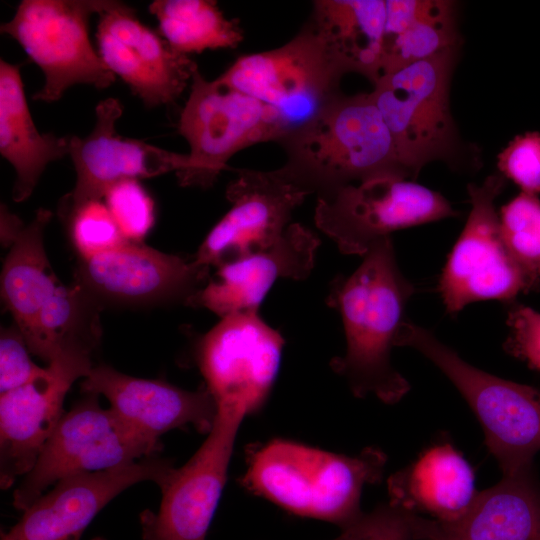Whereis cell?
<instances>
[{
    "label": "cell",
    "mask_w": 540,
    "mask_h": 540,
    "mask_svg": "<svg viewBox=\"0 0 540 540\" xmlns=\"http://www.w3.org/2000/svg\"><path fill=\"white\" fill-rule=\"evenodd\" d=\"M320 244L316 235L298 223L290 224L271 246L216 267L217 272L188 301L220 318L244 311H258L269 289L279 278L309 277Z\"/></svg>",
    "instance_id": "cell-21"
},
{
    "label": "cell",
    "mask_w": 540,
    "mask_h": 540,
    "mask_svg": "<svg viewBox=\"0 0 540 540\" xmlns=\"http://www.w3.org/2000/svg\"><path fill=\"white\" fill-rule=\"evenodd\" d=\"M426 540H540V484L533 468L478 492L455 520L430 519Z\"/></svg>",
    "instance_id": "cell-22"
},
{
    "label": "cell",
    "mask_w": 540,
    "mask_h": 540,
    "mask_svg": "<svg viewBox=\"0 0 540 540\" xmlns=\"http://www.w3.org/2000/svg\"><path fill=\"white\" fill-rule=\"evenodd\" d=\"M429 520L388 500L362 512L334 540H426Z\"/></svg>",
    "instance_id": "cell-31"
},
{
    "label": "cell",
    "mask_w": 540,
    "mask_h": 540,
    "mask_svg": "<svg viewBox=\"0 0 540 540\" xmlns=\"http://www.w3.org/2000/svg\"><path fill=\"white\" fill-rule=\"evenodd\" d=\"M160 440L126 424L111 408L87 393L63 414L35 465L13 493V506L24 511L59 480L94 473L157 456Z\"/></svg>",
    "instance_id": "cell-8"
},
{
    "label": "cell",
    "mask_w": 540,
    "mask_h": 540,
    "mask_svg": "<svg viewBox=\"0 0 540 540\" xmlns=\"http://www.w3.org/2000/svg\"><path fill=\"white\" fill-rule=\"evenodd\" d=\"M173 464L159 455L112 469L69 476L36 499L1 540H80L95 516L118 494L142 481L160 486Z\"/></svg>",
    "instance_id": "cell-17"
},
{
    "label": "cell",
    "mask_w": 540,
    "mask_h": 540,
    "mask_svg": "<svg viewBox=\"0 0 540 540\" xmlns=\"http://www.w3.org/2000/svg\"><path fill=\"white\" fill-rule=\"evenodd\" d=\"M95 344L75 341L62 347L31 382L0 396V486L8 489L35 465L64 414L72 384L92 368Z\"/></svg>",
    "instance_id": "cell-14"
},
{
    "label": "cell",
    "mask_w": 540,
    "mask_h": 540,
    "mask_svg": "<svg viewBox=\"0 0 540 540\" xmlns=\"http://www.w3.org/2000/svg\"><path fill=\"white\" fill-rule=\"evenodd\" d=\"M207 438L180 468L173 467L160 489L156 513L140 514L143 540H206L227 480L238 429L246 412L217 406Z\"/></svg>",
    "instance_id": "cell-13"
},
{
    "label": "cell",
    "mask_w": 540,
    "mask_h": 540,
    "mask_svg": "<svg viewBox=\"0 0 540 540\" xmlns=\"http://www.w3.org/2000/svg\"><path fill=\"white\" fill-rule=\"evenodd\" d=\"M456 54L457 47L445 49L388 73L373 84L374 102L411 178L430 162L451 161L457 151L449 103Z\"/></svg>",
    "instance_id": "cell-5"
},
{
    "label": "cell",
    "mask_w": 540,
    "mask_h": 540,
    "mask_svg": "<svg viewBox=\"0 0 540 540\" xmlns=\"http://www.w3.org/2000/svg\"><path fill=\"white\" fill-rule=\"evenodd\" d=\"M70 136L42 134L33 122L18 66L0 61V152L14 168L12 197L29 198L46 166L69 155Z\"/></svg>",
    "instance_id": "cell-24"
},
{
    "label": "cell",
    "mask_w": 540,
    "mask_h": 540,
    "mask_svg": "<svg viewBox=\"0 0 540 540\" xmlns=\"http://www.w3.org/2000/svg\"><path fill=\"white\" fill-rule=\"evenodd\" d=\"M103 201L125 239L141 243L155 222L154 202L138 179H123L112 184Z\"/></svg>",
    "instance_id": "cell-32"
},
{
    "label": "cell",
    "mask_w": 540,
    "mask_h": 540,
    "mask_svg": "<svg viewBox=\"0 0 540 540\" xmlns=\"http://www.w3.org/2000/svg\"><path fill=\"white\" fill-rule=\"evenodd\" d=\"M300 169L292 177L327 196L336 189L378 176L411 178L371 93L335 97L297 134Z\"/></svg>",
    "instance_id": "cell-4"
},
{
    "label": "cell",
    "mask_w": 540,
    "mask_h": 540,
    "mask_svg": "<svg viewBox=\"0 0 540 540\" xmlns=\"http://www.w3.org/2000/svg\"><path fill=\"white\" fill-rule=\"evenodd\" d=\"M343 71L310 31L287 44L239 57L218 79L275 109L299 132L331 100Z\"/></svg>",
    "instance_id": "cell-10"
},
{
    "label": "cell",
    "mask_w": 540,
    "mask_h": 540,
    "mask_svg": "<svg viewBox=\"0 0 540 540\" xmlns=\"http://www.w3.org/2000/svg\"><path fill=\"white\" fill-rule=\"evenodd\" d=\"M509 336L504 349L534 370H540V313L530 307L513 304L508 310Z\"/></svg>",
    "instance_id": "cell-35"
},
{
    "label": "cell",
    "mask_w": 540,
    "mask_h": 540,
    "mask_svg": "<svg viewBox=\"0 0 540 540\" xmlns=\"http://www.w3.org/2000/svg\"><path fill=\"white\" fill-rule=\"evenodd\" d=\"M51 211L40 208L23 226L5 258L1 297L25 341L33 342L39 318L62 284L53 273L44 246V231Z\"/></svg>",
    "instance_id": "cell-26"
},
{
    "label": "cell",
    "mask_w": 540,
    "mask_h": 540,
    "mask_svg": "<svg viewBox=\"0 0 540 540\" xmlns=\"http://www.w3.org/2000/svg\"><path fill=\"white\" fill-rule=\"evenodd\" d=\"M504 184V176L496 173L481 185L467 187L471 210L439 282L449 313H456L475 301L511 300L520 292L531 290L501 233L495 200Z\"/></svg>",
    "instance_id": "cell-11"
},
{
    "label": "cell",
    "mask_w": 540,
    "mask_h": 540,
    "mask_svg": "<svg viewBox=\"0 0 540 540\" xmlns=\"http://www.w3.org/2000/svg\"><path fill=\"white\" fill-rule=\"evenodd\" d=\"M24 226L23 222L5 205H1V240L6 246L12 245L16 236Z\"/></svg>",
    "instance_id": "cell-36"
},
{
    "label": "cell",
    "mask_w": 540,
    "mask_h": 540,
    "mask_svg": "<svg viewBox=\"0 0 540 540\" xmlns=\"http://www.w3.org/2000/svg\"><path fill=\"white\" fill-rule=\"evenodd\" d=\"M283 346L258 311L229 314L201 336L195 360L217 406L259 411L277 378Z\"/></svg>",
    "instance_id": "cell-12"
},
{
    "label": "cell",
    "mask_w": 540,
    "mask_h": 540,
    "mask_svg": "<svg viewBox=\"0 0 540 540\" xmlns=\"http://www.w3.org/2000/svg\"><path fill=\"white\" fill-rule=\"evenodd\" d=\"M92 540H105V539L102 538V537H95V538H93Z\"/></svg>",
    "instance_id": "cell-37"
},
{
    "label": "cell",
    "mask_w": 540,
    "mask_h": 540,
    "mask_svg": "<svg viewBox=\"0 0 540 540\" xmlns=\"http://www.w3.org/2000/svg\"><path fill=\"white\" fill-rule=\"evenodd\" d=\"M80 386L86 394L103 395L126 424L154 440L173 429L188 427L208 434L217 416V403L206 386L188 391L162 380L133 377L104 364L94 366Z\"/></svg>",
    "instance_id": "cell-20"
},
{
    "label": "cell",
    "mask_w": 540,
    "mask_h": 540,
    "mask_svg": "<svg viewBox=\"0 0 540 540\" xmlns=\"http://www.w3.org/2000/svg\"><path fill=\"white\" fill-rule=\"evenodd\" d=\"M499 221L507 248L535 290L540 286L539 199L521 192L501 208Z\"/></svg>",
    "instance_id": "cell-29"
},
{
    "label": "cell",
    "mask_w": 540,
    "mask_h": 540,
    "mask_svg": "<svg viewBox=\"0 0 540 540\" xmlns=\"http://www.w3.org/2000/svg\"><path fill=\"white\" fill-rule=\"evenodd\" d=\"M500 173L514 181L522 192H540V133L516 136L498 155Z\"/></svg>",
    "instance_id": "cell-33"
},
{
    "label": "cell",
    "mask_w": 540,
    "mask_h": 540,
    "mask_svg": "<svg viewBox=\"0 0 540 540\" xmlns=\"http://www.w3.org/2000/svg\"><path fill=\"white\" fill-rule=\"evenodd\" d=\"M386 10L382 76L457 47L454 2L387 0Z\"/></svg>",
    "instance_id": "cell-27"
},
{
    "label": "cell",
    "mask_w": 540,
    "mask_h": 540,
    "mask_svg": "<svg viewBox=\"0 0 540 540\" xmlns=\"http://www.w3.org/2000/svg\"><path fill=\"white\" fill-rule=\"evenodd\" d=\"M189 144L186 162L176 172L183 187H211L238 151L288 134L272 107L225 84L205 79L199 69L178 122Z\"/></svg>",
    "instance_id": "cell-6"
},
{
    "label": "cell",
    "mask_w": 540,
    "mask_h": 540,
    "mask_svg": "<svg viewBox=\"0 0 540 540\" xmlns=\"http://www.w3.org/2000/svg\"><path fill=\"white\" fill-rule=\"evenodd\" d=\"M384 0L314 2V31L344 72L353 71L373 84L383 74Z\"/></svg>",
    "instance_id": "cell-25"
},
{
    "label": "cell",
    "mask_w": 540,
    "mask_h": 540,
    "mask_svg": "<svg viewBox=\"0 0 540 540\" xmlns=\"http://www.w3.org/2000/svg\"><path fill=\"white\" fill-rule=\"evenodd\" d=\"M396 346L415 349L452 382L479 421L503 476L533 468L540 451V390L505 380L464 361L429 330L405 320Z\"/></svg>",
    "instance_id": "cell-3"
},
{
    "label": "cell",
    "mask_w": 540,
    "mask_h": 540,
    "mask_svg": "<svg viewBox=\"0 0 540 540\" xmlns=\"http://www.w3.org/2000/svg\"><path fill=\"white\" fill-rule=\"evenodd\" d=\"M96 39L106 67L120 77L147 108L173 103L191 83L197 64L117 1L99 14Z\"/></svg>",
    "instance_id": "cell-16"
},
{
    "label": "cell",
    "mask_w": 540,
    "mask_h": 540,
    "mask_svg": "<svg viewBox=\"0 0 540 540\" xmlns=\"http://www.w3.org/2000/svg\"><path fill=\"white\" fill-rule=\"evenodd\" d=\"M310 193L287 168L270 172L238 170L227 188L231 207L207 234L194 259L200 265L218 267L271 246Z\"/></svg>",
    "instance_id": "cell-15"
},
{
    "label": "cell",
    "mask_w": 540,
    "mask_h": 540,
    "mask_svg": "<svg viewBox=\"0 0 540 540\" xmlns=\"http://www.w3.org/2000/svg\"><path fill=\"white\" fill-rule=\"evenodd\" d=\"M149 11L159 33L177 52L188 55L206 49L235 48L243 40L237 19H228L215 1L155 0Z\"/></svg>",
    "instance_id": "cell-28"
},
{
    "label": "cell",
    "mask_w": 540,
    "mask_h": 540,
    "mask_svg": "<svg viewBox=\"0 0 540 540\" xmlns=\"http://www.w3.org/2000/svg\"><path fill=\"white\" fill-rule=\"evenodd\" d=\"M210 267L141 243L80 259L78 283L98 303L140 305L180 301L185 304L208 282Z\"/></svg>",
    "instance_id": "cell-18"
},
{
    "label": "cell",
    "mask_w": 540,
    "mask_h": 540,
    "mask_svg": "<svg viewBox=\"0 0 540 540\" xmlns=\"http://www.w3.org/2000/svg\"><path fill=\"white\" fill-rule=\"evenodd\" d=\"M455 215L440 193L407 178L386 175L320 196L315 223L341 252L364 256L393 231Z\"/></svg>",
    "instance_id": "cell-9"
},
{
    "label": "cell",
    "mask_w": 540,
    "mask_h": 540,
    "mask_svg": "<svg viewBox=\"0 0 540 540\" xmlns=\"http://www.w3.org/2000/svg\"><path fill=\"white\" fill-rule=\"evenodd\" d=\"M386 462L377 447L348 456L275 438L251 451L239 482L289 513L342 529L363 512L362 490L381 481Z\"/></svg>",
    "instance_id": "cell-2"
},
{
    "label": "cell",
    "mask_w": 540,
    "mask_h": 540,
    "mask_svg": "<svg viewBox=\"0 0 540 540\" xmlns=\"http://www.w3.org/2000/svg\"><path fill=\"white\" fill-rule=\"evenodd\" d=\"M67 222L69 236L80 259L117 249L127 241L102 200H89L59 213Z\"/></svg>",
    "instance_id": "cell-30"
},
{
    "label": "cell",
    "mask_w": 540,
    "mask_h": 540,
    "mask_svg": "<svg viewBox=\"0 0 540 540\" xmlns=\"http://www.w3.org/2000/svg\"><path fill=\"white\" fill-rule=\"evenodd\" d=\"M95 112L96 122L87 136H70L69 156L76 182L73 190L62 198L59 213L89 200H102L106 190L120 180L176 173L185 165L186 154L118 135L116 123L123 113L118 99L99 102Z\"/></svg>",
    "instance_id": "cell-19"
},
{
    "label": "cell",
    "mask_w": 540,
    "mask_h": 540,
    "mask_svg": "<svg viewBox=\"0 0 540 540\" xmlns=\"http://www.w3.org/2000/svg\"><path fill=\"white\" fill-rule=\"evenodd\" d=\"M387 490L389 501L442 522L463 515L478 493L473 468L446 439L430 445L393 473Z\"/></svg>",
    "instance_id": "cell-23"
},
{
    "label": "cell",
    "mask_w": 540,
    "mask_h": 540,
    "mask_svg": "<svg viewBox=\"0 0 540 540\" xmlns=\"http://www.w3.org/2000/svg\"><path fill=\"white\" fill-rule=\"evenodd\" d=\"M116 2L23 0L1 25V32L15 39L44 74L33 100L55 102L73 85L104 89L115 81L89 40L88 22Z\"/></svg>",
    "instance_id": "cell-7"
},
{
    "label": "cell",
    "mask_w": 540,
    "mask_h": 540,
    "mask_svg": "<svg viewBox=\"0 0 540 540\" xmlns=\"http://www.w3.org/2000/svg\"><path fill=\"white\" fill-rule=\"evenodd\" d=\"M415 287L400 271L390 237L375 242L360 266L347 277H336L326 299L342 318L346 352L330 362L355 397L374 395L395 404L410 384L393 366L391 351Z\"/></svg>",
    "instance_id": "cell-1"
},
{
    "label": "cell",
    "mask_w": 540,
    "mask_h": 540,
    "mask_svg": "<svg viewBox=\"0 0 540 540\" xmlns=\"http://www.w3.org/2000/svg\"><path fill=\"white\" fill-rule=\"evenodd\" d=\"M28 345L16 325L1 328L0 392L21 387L40 375L44 368L30 358Z\"/></svg>",
    "instance_id": "cell-34"
}]
</instances>
